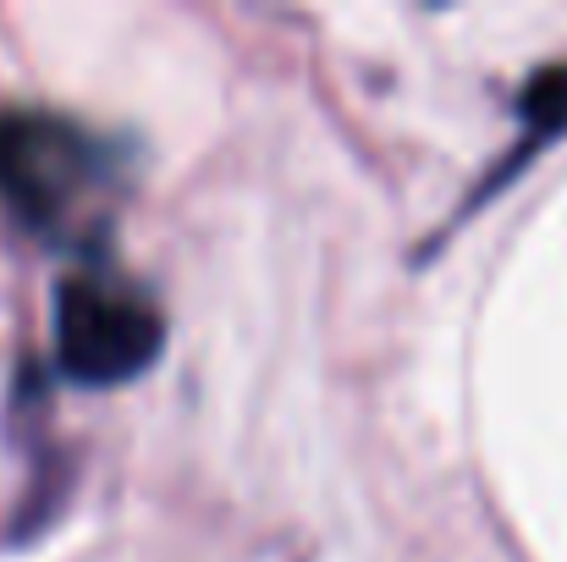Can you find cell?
<instances>
[{"instance_id": "6da1fadb", "label": "cell", "mask_w": 567, "mask_h": 562, "mask_svg": "<svg viewBox=\"0 0 567 562\" xmlns=\"http://www.w3.org/2000/svg\"><path fill=\"white\" fill-rule=\"evenodd\" d=\"M166 343L161 304L111 265H72L55 282V370L78 386H122Z\"/></svg>"}, {"instance_id": "3957f363", "label": "cell", "mask_w": 567, "mask_h": 562, "mask_svg": "<svg viewBox=\"0 0 567 562\" xmlns=\"http://www.w3.org/2000/svg\"><path fill=\"white\" fill-rule=\"evenodd\" d=\"M518 116H524V139L507 150V161H502V166H491V172H485V183L468 193V204H463V210H474L485 193L507 187L518 166H529V155H535V150H546L551 139H563L567 133V61L535 67V72L524 78V89H518ZM463 210H457V215H463Z\"/></svg>"}, {"instance_id": "7a4b0ae2", "label": "cell", "mask_w": 567, "mask_h": 562, "mask_svg": "<svg viewBox=\"0 0 567 562\" xmlns=\"http://www.w3.org/2000/svg\"><path fill=\"white\" fill-rule=\"evenodd\" d=\"M111 177V144L50 105H0V204L33 226L55 232L89 193Z\"/></svg>"}]
</instances>
